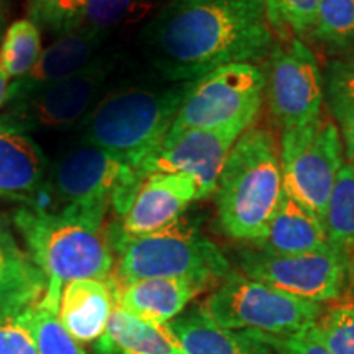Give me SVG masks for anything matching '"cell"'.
<instances>
[{"mask_svg":"<svg viewBox=\"0 0 354 354\" xmlns=\"http://www.w3.org/2000/svg\"><path fill=\"white\" fill-rule=\"evenodd\" d=\"M91 0H30V20L48 32L63 37L81 28Z\"/></svg>","mask_w":354,"mask_h":354,"instance_id":"28","label":"cell"},{"mask_svg":"<svg viewBox=\"0 0 354 354\" xmlns=\"http://www.w3.org/2000/svg\"><path fill=\"white\" fill-rule=\"evenodd\" d=\"M113 61L99 57L76 76L7 104L2 118L26 133L81 125L104 97Z\"/></svg>","mask_w":354,"mask_h":354,"instance_id":"12","label":"cell"},{"mask_svg":"<svg viewBox=\"0 0 354 354\" xmlns=\"http://www.w3.org/2000/svg\"><path fill=\"white\" fill-rule=\"evenodd\" d=\"M113 281V277H112ZM115 305L141 320L167 325L187 308L205 286L187 277H153L117 284Z\"/></svg>","mask_w":354,"mask_h":354,"instance_id":"17","label":"cell"},{"mask_svg":"<svg viewBox=\"0 0 354 354\" xmlns=\"http://www.w3.org/2000/svg\"><path fill=\"white\" fill-rule=\"evenodd\" d=\"M322 0H264L266 19L282 39L302 38L312 32Z\"/></svg>","mask_w":354,"mask_h":354,"instance_id":"27","label":"cell"},{"mask_svg":"<svg viewBox=\"0 0 354 354\" xmlns=\"http://www.w3.org/2000/svg\"><path fill=\"white\" fill-rule=\"evenodd\" d=\"M94 354H184L167 325L141 320L115 307Z\"/></svg>","mask_w":354,"mask_h":354,"instance_id":"22","label":"cell"},{"mask_svg":"<svg viewBox=\"0 0 354 354\" xmlns=\"http://www.w3.org/2000/svg\"><path fill=\"white\" fill-rule=\"evenodd\" d=\"M261 336L277 354H331L307 331L292 336H271L264 333H261Z\"/></svg>","mask_w":354,"mask_h":354,"instance_id":"33","label":"cell"},{"mask_svg":"<svg viewBox=\"0 0 354 354\" xmlns=\"http://www.w3.org/2000/svg\"><path fill=\"white\" fill-rule=\"evenodd\" d=\"M115 307L112 276L76 279L63 287L57 318L77 343L94 344L104 335Z\"/></svg>","mask_w":354,"mask_h":354,"instance_id":"19","label":"cell"},{"mask_svg":"<svg viewBox=\"0 0 354 354\" xmlns=\"http://www.w3.org/2000/svg\"><path fill=\"white\" fill-rule=\"evenodd\" d=\"M328 245L346 256L354 253V167L344 162L325 214Z\"/></svg>","mask_w":354,"mask_h":354,"instance_id":"23","label":"cell"},{"mask_svg":"<svg viewBox=\"0 0 354 354\" xmlns=\"http://www.w3.org/2000/svg\"><path fill=\"white\" fill-rule=\"evenodd\" d=\"M13 223L24 238L26 253L46 276L39 307L57 312L63 287L71 281L112 276L113 250L102 227L37 207L17 210Z\"/></svg>","mask_w":354,"mask_h":354,"instance_id":"2","label":"cell"},{"mask_svg":"<svg viewBox=\"0 0 354 354\" xmlns=\"http://www.w3.org/2000/svg\"><path fill=\"white\" fill-rule=\"evenodd\" d=\"M46 276L0 225V318L20 315L46 292Z\"/></svg>","mask_w":354,"mask_h":354,"instance_id":"20","label":"cell"},{"mask_svg":"<svg viewBox=\"0 0 354 354\" xmlns=\"http://www.w3.org/2000/svg\"><path fill=\"white\" fill-rule=\"evenodd\" d=\"M310 35L335 50L354 48V0H322Z\"/></svg>","mask_w":354,"mask_h":354,"instance_id":"26","label":"cell"},{"mask_svg":"<svg viewBox=\"0 0 354 354\" xmlns=\"http://www.w3.org/2000/svg\"><path fill=\"white\" fill-rule=\"evenodd\" d=\"M284 196L272 133L248 128L230 151L215 190L221 228L234 240L258 243L268 233Z\"/></svg>","mask_w":354,"mask_h":354,"instance_id":"3","label":"cell"},{"mask_svg":"<svg viewBox=\"0 0 354 354\" xmlns=\"http://www.w3.org/2000/svg\"><path fill=\"white\" fill-rule=\"evenodd\" d=\"M32 308L20 315L0 318V354H38Z\"/></svg>","mask_w":354,"mask_h":354,"instance_id":"32","label":"cell"},{"mask_svg":"<svg viewBox=\"0 0 354 354\" xmlns=\"http://www.w3.org/2000/svg\"><path fill=\"white\" fill-rule=\"evenodd\" d=\"M305 331L331 354H354V304L330 310Z\"/></svg>","mask_w":354,"mask_h":354,"instance_id":"29","label":"cell"},{"mask_svg":"<svg viewBox=\"0 0 354 354\" xmlns=\"http://www.w3.org/2000/svg\"><path fill=\"white\" fill-rule=\"evenodd\" d=\"M48 176V159L37 141L0 117V198L39 207Z\"/></svg>","mask_w":354,"mask_h":354,"instance_id":"15","label":"cell"},{"mask_svg":"<svg viewBox=\"0 0 354 354\" xmlns=\"http://www.w3.org/2000/svg\"><path fill=\"white\" fill-rule=\"evenodd\" d=\"M266 73L256 64L223 66L192 81L169 133L184 130H220L240 127L248 130L258 117Z\"/></svg>","mask_w":354,"mask_h":354,"instance_id":"8","label":"cell"},{"mask_svg":"<svg viewBox=\"0 0 354 354\" xmlns=\"http://www.w3.org/2000/svg\"><path fill=\"white\" fill-rule=\"evenodd\" d=\"M266 88L271 115L282 131L307 127L322 117L325 79L302 39H286L269 53Z\"/></svg>","mask_w":354,"mask_h":354,"instance_id":"11","label":"cell"},{"mask_svg":"<svg viewBox=\"0 0 354 354\" xmlns=\"http://www.w3.org/2000/svg\"><path fill=\"white\" fill-rule=\"evenodd\" d=\"M202 307L225 328L271 336L304 333L322 315V304L294 297L234 271L227 274Z\"/></svg>","mask_w":354,"mask_h":354,"instance_id":"7","label":"cell"},{"mask_svg":"<svg viewBox=\"0 0 354 354\" xmlns=\"http://www.w3.org/2000/svg\"><path fill=\"white\" fill-rule=\"evenodd\" d=\"M149 61L169 82L269 56L272 30L264 0H169L143 32Z\"/></svg>","mask_w":354,"mask_h":354,"instance_id":"1","label":"cell"},{"mask_svg":"<svg viewBox=\"0 0 354 354\" xmlns=\"http://www.w3.org/2000/svg\"><path fill=\"white\" fill-rule=\"evenodd\" d=\"M104 35L82 25L63 37H57L39 56L35 68L10 84L8 102L21 99L53 84L76 76L102 57Z\"/></svg>","mask_w":354,"mask_h":354,"instance_id":"16","label":"cell"},{"mask_svg":"<svg viewBox=\"0 0 354 354\" xmlns=\"http://www.w3.org/2000/svg\"><path fill=\"white\" fill-rule=\"evenodd\" d=\"M246 130L240 127L220 130H184L169 133L138 167L140 177L166 172L184 174L198 189V201L215 194L225 162L234 143Z\"/></svg>","mask_w":354,"mask_h":354,"instance_id":"13","label":"cell"},{"mask_svg":"<svg viewBox=\"0 0 354 354\" xmlns=\"http://www.w3.org/2000/svg\"><path fill=\"white\" fill-rule=\"evenodd\" d=\"M158 3L159 0H91L84 25L107 37L148 19Z\"/></svg>","mask_w":354,"mask_h":354,"instance_id":"25","label":"cell"},{"mask_svg":"<svg viewBox=\"0 0 354 354\" xmlns=\"http://www.w3.org/2000/svg\"><path fill=\"white\" fill-rule=\"evenodd\" d=\"M0 32H2V12H0Z\"/></svg>","mask_w":354,"mask_h":354,"instance_id":"37","label":"cell"},{"mask_svg":"<svg viewBox=\"0 0 354 354\" xmlns=\"http://www.w3.org/2000/svg\"><path fill=\"white\" fill-rule=\"evenodd\" d=\"M254 245L266 253L304 254L328 246V236L323 220L286 194L266 236Z\"/></svg>","mask_w":354,"mask_h":354,"instance_id":"21","label":"cell"},{"mask_svg":"<svg viewBox=\"0 0 354 354\" xmlns=\"http://www.w3.org/2000/svg\"><path fill=\"white\" fill-rule=\"evenodd\" d=\"M32 325L38 354H87L82 344L61 325L57 312L35 305L32 308Z\"/></svg>","mask_w":354,"mask_h":354,"instance_id":"31","label":"cell"},{"mask_svg":"<svg viewBox=\"0 0 354 354\" xmlns=\"http://www.w3.org/2000/svg\"><path fill=\"white\" fill-rule=\"evenodd\" d=\"M279 158L287 196L325 220L331 192L344 166L338 127L322 115L307 127L282 131Z\"/></svg>","mask_w":354,"mask_h":354,"instance_id":"9","label":"cell"},{"mask_svg":"<svg viewBox=\"0 0 354 354\" xmlns=\"http://www.w3.org/2000/svg\"><path fill=\"white\" fill-rule=\"evenodd\" d=\"M241 272L294 297L323 304L342 295L349 276V256L333 246L304 254H274L246 250L240 256Z\"/></svg>","mask_w":354,"mask_h":354,"instance_id":"10","label":"cell"},{"mask_svg":"<svg viewBox=\"0 0 354 354\" xmlns=\"http://www.w3.org/2000/svg\"><path fill=\"white\" fill-rule=\"evenodd\" d=\"M190 82L172 87H118L104 94L82 127V143L97 146L138 171L169 135Z\"/></svg>","mask_w":354,"mask_h":354,"instance_id":"4","label":"cell"},{"mask_svg":"<svg viewBox=\"0 0 354 354\" xmlns=\"http://www.w3.org/2000/svg\"><path fill=\"white\" fill-rule=\"evenodd\" d=\"M8 91H10V76L0 66V107L7 105Z\"/></svg>","mask_w":354,"mask_h":354,"instance_id":"35","label":"cell"},{"mask_svg":"<svg viewBox=\"0 0 354 354\" xmlns=\"http://www.w3.org/2000/svg\"><path fill=\"white\" fill-rule=\"evenodd\" d=\"M167 326L184 354H277L259 331L220 326L202 305L180 313Z\"/></svg>","mask_w":354,"mask_h":354,"instance_id":"18","label":"cell"},{"mask_svg":"<svg viewBox=\"0 0 354 354\" xmlns=\"http://www.w3.org/2000/svg\"><path fill=\"white\" fill-rule=\"evenodd\" d=\"M140 179L138 171L120 159L81 141L51 167L48 189L59 202L57 212L102 227L110 205L125 214Z\"/></svg>","mask_w":354,"mask_h":354,"instance_id":"6","label":"cell"},{"mask_svg":"<svg viewBox=\"0 0 354 354\" xmlns=\"http://www.w3.org/2000/svg\"><path fill=\"white\" fill-rule=\"evenodd\" d=\"M194 201H198V189L189 176L166 172L143 176L120 223L112 230L123 236L158 232L179 218Z\"/></svg>","mask_w":354,"mask_h":354,"instance_id":"14","label":"cell"},{"mask_svg":"<svg viewBox=\"0 0 354 354\" xmlns=\"http://www.w3.org/2000/svg\"><path fill=\"white\" fill-rule=\"evenodd\" d=\"M113 254H118L117 284L153 277H187L209 287L230 272L220 248L201 232L196 220L180 215L167 227L143 236L107 232Z\"/></svg>","mask_w":354,"mask_h":354,"instance_id":"5","label":"cell"},{"mask_svg":"<svg viewBox=\"0 0 354 354\" xmlns=\"http://www.w3.org/2000/svg\"><path fill=\"white\" fill-rule=\"evenodd\" d=\"M343 148L346 156V165L354 167V120L342 127Z\"/></svg>","mask_w":354,"mask_h":354,"instance_id":"34","label":"cell"},{"mask_svg":"<svg viewBox=\"0 0 354 354\" xmlns=\"http://www.w3.org/2000/svg\"><path fill=\"white\" fill-rule=\"evenodd\" d=\"M41 33L30 19L13 21L0 44V66L10 76L20 79L35 68L41 56Z\"/></svg>","mask_w":354,"mask_h":354,"instance_id":"24","label":"cell"},{"mask_svg":"<svg viewBox=\"0 0 354 354\" xmlns=\"http://www.w3.org/2000/svg\"><path fill=\"white\" fill-rule=\"evenodd\" d=\"M349 274H351V277L354 281V254H353V259L349 261Z\"/></svg>","mask_w":354,"mask_h":354,"instance_id":"36","label":"cell"},{"mask_svg":"<svg viewBox=\"0 0 354 354\" xmlns=\"http://www.w3.org/2000/svg\"><path fill=\"white\" fill-rule=\"evenodd\" d=\"M325 100L339 125L354 120V53L336 59L325 74Z\"/></svg>","mask_w":354,"mask_h":354,"instance_id":"30","label":"cell"}]
</instances>
